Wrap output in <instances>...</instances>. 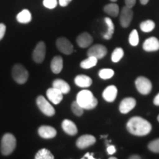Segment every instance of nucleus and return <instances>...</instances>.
<instances>
[{"label": "nucleus", "instance_id": "dca6fc26", "mask_svg": "<svg viewBox=\"0 0 159 159\" xmlns=\"http://www.w3.org/2000/svg\"><path fill=\"white\" fill-rule=\"evenodd\" d=\"M143 49L146 52H156L159 49V41L156 37H150L143 43Z\"/></svg>", "mask_w": 159, "mask_h": 159}, {"label": "nucleus", "instance_id": "473e14b6", "mask_svg": "<svg viewBox=\"0 0 159 159\" xmlns=\"http://www.w3.org/2000/svg\"><path fill=\"white\" fill-rule=\"evenodd\" d=\"M43 5L48 9H54L57 5V0H43Z\"/></svg>", "mask_w": 159, "mask_h": 159}, {"label": "nucleus", "instance_id": "72a5a7b5", "mask_svg": "<svg viewBox=\"0 0 159 159\" xmlns=\"http://www.w3.org/2000/svg\"><path fill=\"white\" fill-rule=\"evenodd\" d=\"M6 32V26L4 24L1 23L0 24V41L3 39V37L5 36Z\"/></svg>", "mask_w": 159, "mask_h": 159}, {"label": "nucleus", "instance_id": "ddd939ff", "mask_svg": "<svg viewBox=\"0 0 159 159\" xmlns=\"http://www.w3.org/2000/svg\"><path fill=\"white\" fill-rule=\"evenodd\" d=\"M46 94H47V97L49 99V100L55 105L59 104L63 98V93L54 87L49 89Z\"/></svg>", "mask_w": 159, "mask_h": 159}, {"label": "nucleus", "instance_id": "f257e3e1", "mask_svg": "<svg viewBox=\"0 0 159 159\" xmlns=\"http://www.w3.org/2000/svg\"><path fill=\"white\" fill-rule=\"evenodd\" d=\"M126 128L128 132L134 136H144L152 130V125L142 117L134 116L129 119Z\"/></svg>", "mask_w": 159, "mask_h": 159}, {"label": "nucleus", "instance_id": "a878e982", "mask_svg": "<svg viewBox=\"0 0 159 159\" xmlns=\"http://www.w3.org/2000/svg\"><path fill=\"white\" fill-rule=\"evenodd\" d=\"M35 159H54L55 157L52 152L47 149H41L38 151L35 156Z\"/></svg>", "mask_w": 159, "mask_h": 159}, {"label": "nucleus", "instance_id": "ea45409f", "mask_svg": "<svg viewBox=\"0 0 159 159\" xmlns=\"http://www.w3.org/2000/svg\"><path fill=\"white\" fill-rule=\"evenodd\" d=\"M129 158L130 159H141L142 158V157L140 156H139V155H132V156H130L129 157Z\"/></svg>", "mask_w": 159, "mask_h": 159}, {"label": "nucleus", "instance_id": "f8f14e48", "mask_svg": "<svg viewBox=\"0 0 159 159\" xmlns=\"http://www.w3.org/2000/svg\"><path fill=\"white\" fill-rule=\"evenodd\" d=\"M136 105V99L133 97H126L121 101L119 104V111L123 114H126L134 109Z\"/></svg>", "mask_w": 159, "mask_h": 159}, {"label": "nucleus", "instance_id": "1a4fd4ad", "mask_svg": "<svg viewBox=\"0 0 159 159\" xmlns=\"http://www.w3.org/2000/svg\"><path fill=\"white\" fill-rule=\"evenodd\" d=\"M46 56V45L43 41L39 42L33 52V59L35 63H41Z\"/></svg>", "mask_w": 159, "mask_h": 159}, {"label": "nucleus", "instance_id": "4be33fe9", "mask_svg": "<svg viewBox=\"0 0 159 159\" xmlns=\"http://www.w3.org/2000/svg\"><path fill=\"white\" fill-rule=\"evenodd\" d=\"M16 19L19 23H21V24L30 23L32 19L31 13L27 9L23 10V11H21L19 14L17 15Z\"/></svg>", "mask_w": 159, "mask_h": 159}, {"label": "nucleus", "instance_id": "2f4dec72", "mask_svg": "<svg viewBox=\"0 0 159 159\" xmlns=\"http://www.w3.org/2000/svg\"><path fill=\"white\" fill-rule=\"evenodd\" d=\"M148 148L151 152H155V153H159V138L149 143Z\"/></svg>", "mask_w": 159, "mask_h": 159}, {"label": "nucleus", "instance_id": "b1692460", "mask_svg": "<svg viewBox=\"0 0 159 159\" xmlns=\"http://www.w3.org/2000/svg\"><path fill=\"white\" fill-rule=\"evenodd\" d=\"M105 22L106 23L107 26H108V31L103 35V38L106 40H109L112 38L113 35L114 33V22L112 21L110 18L106 17L105 18Z\"/></svg>", "mask_w": 159, "mask_h": 159}, {"label": "nucleus", "instance_id": "c9c22d12", "mask_svg": "<svg viewBox=\"0 0 159 159\" xmlns=\"http://www.w3.org/2000/svg\"><path fill=\"white\" fill-rule=\"evenodd\" d=\"M136 0H125V6L130 7V8H132L136 4Z\"/></svg>", "mask_w": 159, "mask_h": 159}, {"label": "nucleus", "instance_id": "a211bd4d", "mask_svg": "<svg viewBox=\"0 0 159 159\" xmlns=\"http://www.w3.org/2000/svg\"><path fill=\"white\" fill-rule=\"evenodd\" d=\"M62 128L66 134L70 136H75L77 134V125L69 119H64L62 122Z\"/></svg>", "mask_w": 159, "mask_h": 159}, {"label": "nucleus", "instance_id": "37998d69", "mask_svg": "<svg viewBox=\"0 0 159 159\" xmlns=\"http://www.w3.org/2000/svg\"><path fill=\"white\" fill-rule=\"evenodd\" d=\"M109 159H116V158H115V157H110Z\"/></svg>", "mask_w": 159, "mask_h": 159}, {"label": "nucleus", "instance_id": "4468645a", "mask_svg": "<svg viewBox=\"0 0 159 159\" xmlns=\"http://www.w3.org/2000/svg\"><path fill=\"white\" fill-rule=\"evenodd\" d=\"M117 94H118V89L115 85H111L105 89L102 92V97L106 102H112L116 99Z\"/></svg>", "mask_w": 159, "mask_h": 159}, {"label": "nucleus", "instance_id": "cd10ccee", "mask_svg": "<svg viewBox=\"0 0 159 159\" xmlns=\"http://www.w3.org/2000/svg\"><path fill=\"white\" fill-rule=\"evenodd\" d=\"M123 56H124V50L121 47H118L115 49L111 54V61L114 63H117L122 58Z\"/></svg>", "mask_w": 159, "mask_h": 159}, {"label": "nucleus", "instance_id": "58836bf2", "mask_svg": "<svg viewBox=\"0 0 159 159\" xmlns=\"http://www.w3.org/2000/svg\"><path fill=\"white\" fill-rule=\"evenodd\" d=\"M153 103L155 105H157V106H159V93L153 99Z\"/></svg>", "mask_w": 159, "mask_h": 159}, {"label": "nucleus", "instance_id": "7ed1b4c3", "mask_svg": "<svg viewBox=\"0 0 159 159\" xmlns=\"http://www.w3.org/2000/svg\"><path fill=\"white\" fill-rule=\"evenodd\" d=\"M16 147V140L15 136L11 134H5L1 142V152L4 156L11 154Z\"/></svg>", "mask_w": 159, "mask_h": 159}, {"label": "nucleus", "instance_id": "4c0bfd02", "mask_svg": "<svg viewBox=\"0 0 159 159\" xmlns=\"http://www.w3.org/2000/svg\"><path fill=\"white\" fill-rule=\"evenodd\" d=\"M83 159L84 158H89V159H94V154L93 153H89V152H87V153L85 154V156L82 158Z\"/></svg>", "mask_w": 159, "mask_h": 159}, {"label": "nucleus", "instance_id": "5701e85b", "mask_svg": "<svg viewBox=\"0 0 159 159\" xmlns=\"http://www.w3.org/2000/svg\"><path fill=\"white\" fill-rule=\"evenodd\" d=\"M104 11L112 17H116L119 13V7L116 4L111 3L105 6Z\"/></svg>", "mask_w": 159, "mask_h": 159}, {"label": "nucleus", "instance_id": "423d86ee", "mask_svg": "<svg viewBox=\"0 0 159 159\" xmlns=\"http://www.w3.org/2000/svg\"><path fill=\"white\" fill-rule=\"evenodd\" d=\"M36 104L40 109V111L43 114L48 116H52L55 114L54 107L49 103L47 99L43 96H39L36 99Z\"/></svg>", "mask_w": 159, "mask_h": 159}, {"label": "nucleus", "instance_id": "a18cd8bd", "mask_svg": "<svg viewBox=\"0 0 159 159\" xmlns=\"http://www.w3.org/2000/svg\"><path fill=\"white\" fill-rule=\"evenodd\" d=\"M157 119H158V121L159 122V115L158 116V117H157Z\"/></svg>", "mask_w": 159, "mask_h": 159}, {"label": "nucleus", "instance_id": "6e6552de", "mask_svg": "<svg viewBox=\"0 0 159 159\" xmlns=\"http://www.w3.org/2000/svg\"><path fill=\"white\" fill-rule=\"evenodd\" d=\"M108 53V49L102 44H95L91 47L87 52L88 56H94L98 60L102 59Z\"/></svg>", "mask_w": 159, "mask_h": 159}, {"label": "nucleus", "instance_id": "6ab92c4d", "mask_svg": "<svg viewBox=\"0 0 159 159\" xmlns=\"http://www.w3.org/2000/svg\"><path fill=\"white\" fill-rule=\"evenodd\" d=\"M75 83L80 88H88L92 84V79L84 75H80L75 78Z\"/></svg>", "mask_w": 159, "mask_h": 159}, {"label": "nucleus", "instance_id": "c85d7f7f", "mask_svg": "<svg viewBox=\"0 0 159 159\" xmlns=\"http://www.w3.org/2000/svg\"><path fill=\"white\" fill-rule=\"evenodd\" d=\"M114 75V71L111 69H102L99 71V77L103 80L110 79Z\"/></svg>", "mask_w": 159, "mask_h": 159}, {"label": "nucleus", "instance_id": "9b49d317", "mask_svg": "<svg viewBox=\"0 0 159 159\" xmlns=\"http://www.w3.org/2000/svg\"><path fill=\"white\" fill-rule=\"evenodd\" d=\"M134 16V12L130 7L125 6L120 13V24L122 27H128L130 25Z\"/></svg>", "mask_w": 159, "mask_h": 159}, {"label": "nucleus", "instance_id": "0eeeda50", "mask_svg": "<svg viewBox=\"0 0 159 159\" xmlns=\"http://www.w3.org/2000/svg\"><path fill=\"white\" fill-rule=\"evenodd\" d=\"M56 47L61 52L65 55H71L74 51L72 43L66 38L61 37L57 39Z\"/></svg>", "mask_w": 159, "mask_h": 159}, {"label": "nucleus", "instance_id": "2eb2a0df", "mask_svg": "<svg viewBox=\"0 0 159 159\" xmlns=\"http://www.w3.org/2000/svg\"><path fill=\"white\" fill-rule=\"evenodd\" d=\"M38 132L41 138L47 139L54 138L57 135L56 130L53 127L49 126V125H42L39 127Z\"/></svg>", "mask_w": 159, "mask_h": 159}, {"label": "nucleus", "instance_id": "c756f323", "mask_svg": "<svg viewBox=\"0 0 159 159\" xmlns=\"http://www.w3.org/2000/svg\"><path fill=\"white\" fill-rule=\"evenodd\" d=\"M139 37L136 30H133L129 35V43L133 47H136L139 44Z\"/></svg>", "mask_w": 159, "mask_h": 159}, {"label": "nucleus", "instance_id": "bb28decb", "mask_svg": "<svg viewBox=\"0 0 159 159\" xmlns=\"http://www.w3.org/2000/svg\"><path fill=\"white\" fill-rule=\"evenodd\" d=\"M155 22L152 20H146V21H143L140 25L141 30L144 32V33H150L155 29Z\"/></svg>", "mask_w": 159, "mask_h": 159}, {"label": "nucleus", "instance_id": "7c9ffc66", "mask_svg": "<svg viewBox=\"0 0 159 159\" xmlns=\"http://www.w3.org/2000/svg\"><path fill=\"white\" fill-rule=\"evenodd\" d=\"M71 108L73 114L76 115V116H80L83 114V110H84V109L78 104V102H77V101H74V102L71 103Z\"/></svg>", "mask_w": 159, "mask_h": 159}, {"label": "nucleus", "instance_id": "412c9836", "mask_svg": "<svg viewBox=\"0 0 159 159\" xmlns=\"http://www.w3.org/2000/svg\"><path fill=\"white\" fill-rule=\"evenodd\" d=\"M51 70L54 74H59L63 69V61L61 56H55L51 61Z\"/></svg>", "mask_w": 159, "mask_h": 159}, {"label": "nucleus", "instance_id": "9d476101", "mask_svg": "<svg viewBox=\"0 0 159 159\" xmlns=\"http://www.w3.org/2000/svg\"><path fill=\"white\" fill-rule=\"evenodd\" d=\"M96 142V138L92 135L85 134L80 136L76 142V145L79 149H85L92 146Z\"/></svg>", "mask_w": 159, "mask_h": 159}, {"label": "nucleus", "instance_id": "e433bc0d", "mask_svg": "<svg viewBox=\"0 0 159 159\" xmlns=\"http://www.w3.org/2000/svg\"><path fill=\"white\" fill-rule=\"evenodd\" d=\"M72 0H59V5L62 7H66L69 5Z\"/></svg>", "mask_w": 159, "mask_h": 159}, {"label": "nucleus", "instance_id": "20e7f679", "mask_svg": "<svg viewBox=\"0 0 159 159\" xmlns=\"http://www.w3.org/2000/svg\"><path fill=\"white\" fill-rule=\"evenodd\" d=\"M12 76L19 84H24L27 81L29 73L25 67L21 64H16L12 69Z\"/></svg>", "mask_w": 159, "mask_h": 159}, {"label": "nucleus", "instance_id": "393cba45", "mask_svg": "<svg viewBox=\"0 0 159 159\" xmlns=\"http://www.w3.org/2000/svg\"><path fill=\"white\" fill-rule=\"evenodd\" d=\"M98 59L94 56H89L88 58L85 59L84 61H81L80 67L83 69H88L95 66L97 65Z\"/></svg>", "mask_w": 159, "mask_h": 159}, {"label": "nucleus", "instance_id": "f03ea898", "mask_svg": "<svg viewBox=\"0 0 159 159\" xmlns=\"http://www.w3.org/2000/svg\"><path fill=\"white\" fill-rule=\"evenodd\" d=\"M76 101L83 109L85 110H91L97 107L98 104V100L94 96L91 91L82 90L77 94Z\"/></svg>", "mask_w": 159, "mask_h": 159}, {"label": "nucleus", "instance_id": "aec40b11", "mask_svg": "<svg viewBox=\"0 0 159 159\" xmlns=\"http://www.w3.org/2000/svg\"><path fill=\"white\" fill-rule=\"evenodd\" d=\"M52 87L58 89L63 94H68L70 91V85L62 79H55L52 83Z\"/></svg>", "mask_w": 159, "mask_h": 159}, {"label": "nucleus", "instance_id": "79ce46f5", "mask_svg": "<svg viewBox=\"0 0 159 159\" xmlns=\"http://www.w3.org/2000/svg\"><path fill=\"white\" fill-rule=\"evenodd\" d=\"M108 135H105V136H101V138H107Z\"/></svg>", "mask_w": 159, "mask_h": 159}, {"label": "nucleus", "instance_id": "39448f33", "mask_svg": "<svg viewBox=\"0 0 159 159\" xmlns=\"http://www.w3.org/2000/svg\"><path fill=\"white\" fill-rule=\"evenodd\" d=\"M135 85L139 92L143 95L149 94L152 91V83L145 77H139L135 81Z\"/></svg>", "mask_w": 159, "mask_h": 159}, {"label": "nucleus", "instance_id": "c03bdc74", "mask_svg": "<svg viewBox=\"0 0 159 159\" xmlns=\"http://www.w3.org/2000/svg\"><path fill=\"white\" fill-rule=\"evenodd\" d=\"M111 2H116L117 0H111Z\"/></svg>", "mask_w": 159, "mask_h": 159}, {"label": "nucleus", "instance_id": "f704fd0d", "mask_svg": "<svg viewBox=\"0 0 159 159\" xmlns=\"http://www.w3.org/2000/svg\"><path fill=\"white\" fill-rule=\"evenodd\" d=\"M116 152V148H115L114 145H108V146H107V152H108V155H113Z\"/></svg>", "mask_w": 159, "mask_h": 159}, {"label": "nucleus", "instance_id": "f3484780", "mask_svg": "<svg viewBox=\"0 0 159 159\" xmlns=\"http://www.w3.org/2000/svg\"><path fill=\"white\" fill-rule=\"evenodd\" d=\"M93 42V38L88 33H83L77 38V43L81 48H86Z\"/></svg>", "mask_w": 159, "mask_h": 159}, {"label": "nucleus", "instance_id": "a19ab883", "mask_svg": "<svg viewBox=\"0 0 159 159\" xmlns=\"http://www.w3.org/2000/svg\"><path fill=\"white\" fill-rule=\"evenodd\" d=\"M148 2H149V0H140L141 4H142V5H147V4L148 3Z\"/></svg>", "mask_w": 159, "mask_h": 159}]
</instances>
